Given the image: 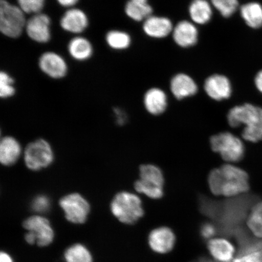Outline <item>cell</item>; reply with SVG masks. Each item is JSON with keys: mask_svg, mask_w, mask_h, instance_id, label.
I'll return each mask as SVG.
<instances>
[{"mask_svg": "<svg viewBox=\"0 0 262 262\" xmlns=\"http://www.w3.org/2000/svg\"><path fill=\"white\" fill-rule=\"evenodd\" d=\"M209 189L213 195L232 198L250 189L247 172L231 163L211 170L208 177Z\"/></svg>", "mask_w": 262, "mask_h": 262, "instance_id": "obj_1", "label": "cell"}, {"mask_svg": "<svg viewBox=\"0 0 262 262\" xmlns=\"http://www.w3.org/2000/svg\"><path fill=\"white\" fill-rule=\"evenodd\" d=\"M232 128L244 127L242 137L246 141L257 143L262 140V108L251 103L232 107L227 115Z\"/></svg>", "mask_w": 262, "mask_h": 262, "instance_id": "obj_2", "label": "cell"}, {"mask_svg": "<svg viewBox=\"0 0 262 262\" xmlns=\"http://www.w3.org/2000/svg\"><path fill=\"white\" fill-rule=\"evenodd\" d=\"M111 210L118 220L126 225L136 224L145 214L142 200L127 191L120 192L114 196Z\"/></svg>", "mask_w": 262, "mask_h": 262, "instance_id": "obj_3", "label": "cell"}, {"mask_svg": "<svg viewBox=\"0 0 262 262\" xmlns=\"http://www.w3.org/2000/svg\"><path fill=\"white\" fill-rule=\"evenodd\" d=\"M209 144L212 151L218 154L227 163L240 162L245 156L243 142L231 133L222 132L214 134L209 140Z\"/></svg>", "mask_w": 262, "mask_h": 262, "instance_id": "obj_4", "label": "cell"}, {"mask_svg": "<svg viewBox=\"0 0 262 262\" xmlns=\"http://www.w3.org/2000/svg\"><path fill=\"white\" fill-rule=\"evenodd\" d=\"M139 177V179L134 184L137 192L152 199L162 198L165 178L159 166L153 164H145L140 166Z\"/></svg>", "mask_w": 262, "mask_h": 262, "instance_id": "obj_5", "label": "cell"}, {"mask_svg": "<svg viewBox=\"0 0 262 262\" xmlns=\"http://www.w3.org/2000/svg\"><path fill=\"white\" fill-rule=\"evenodd\" d=\"M25 13L6 0L0 1V31L6 37L17 38L25 31Z\"/></svg>", "mask_w": 262, "mask_h": 262, "instance_id": "obj_6", "label": "cell"}, {"mask_svg": "<svg viewBox=\"0 0 262 262\" xmlns=\"http://www.w3.org/2000/svg\"><path fill=\"white\" fill-rule=\"evenodd\" d=\"M24 159L29 169L38 171L51 165L54 160V152L47 141L38 139L26 147Z\"/></svg>", "mask_w": 262, "mask_h": 262, "instance_id": "obj_7", "label": "cell"}, {"mask_svg": "<svg viewBox=\"0 0 262 262\" xmlns=\"http://www.w3.org/2000/svg\"><path fill=\"white\" fill-rule=\"evenodd\" d=\"M60 206L66 219L73 224H84L90 212L89 203L78 193L64 196L60 201Z\"/></svg>", "mask_w": 262, "mask_h": 262, "instance_id": "obj_8", "label": "cell"}, {"mask_svg": "<svg viewBox=\"0 0 262 262\" xmlns=\"http://www.w3.org/2000/svg\"><path fill=\"white\" fill-rule=\"evenodd\" d=\"M24 227L28 232L34 234L36 244L40 247H47L54 241V229L50 222L43 216H31L25 221Z\"/></svg>", "mask_w": 262, "mask_h": 262, "instance_id": "obj_9", "label": "cell"}, {"mask_svg": "<svg viewBox=\"0 0 262 262\" xmlns=\"http://www.w3.org/2000/svg\"><path fill=\"white\" fill-rule=\"evenodd\" d=\"M51 25L50 17L43 13H39L27 19L25 32L32 40L38 43H47L51 38Z\"/></svg>", "mask_w": 262, "mask_h": 262, "instance_id": "obj_10", "label": "cell"}, {"mask_svg": "<svg viewBox=\"0 0 262 262\" xmlns=\"http://www.w3.org/2000/svg\"><path fill=\"white\" fill-rule=\"evenodd\" d=\"M147 243L153 252L159 254L170 253L176 243L174 232L171 228L162 226L156 228L149 232Z\"/></svg>", "mask_w": 262, "mask_h": 262, "instance_id": "obj_11", "label": "cell"}, {"mask_svg": "<svg viewBox=\"0 0 262 262\" xmlns=\"http://www.w3.org/2000/svg\"><path fill=\"white\" fill-rule=\"evenodd\" d=\"M204 88L207 96L217 101L228 99L232 93L230 80L223 74H215L209 76L205 81Z\"/></svg>", "mask_w": 262, "mask_h": 262, "instance_id": "obj_12", "label": "cell"}, {"mask_svg": "<svg viewBox=\"0 0 262 262\" xmlns=\"http://www.w3.org/2000/svg\"><path fill=\"white\" fill-rule=\"evenodd\" d=\"M38 66L42 73L54 79L63 78L68 73L67 61L56 52H45L39 58Z\"/></svg>", "mask_w": 262, "mask_h": 262, "instance_id": "obj_13", "label": "cell"}, {"mask_svg": "<svg viewBox=\"0 0 262 262\" xmlns=\"http://www.w3.org/2000/svg\"><path fill=\"white\" fill-rule=\"evenodd\" d=\"M209 254L217 262H233L236 255V248L231 241L224 237H215L208 241Z\"/></svg>", "mask_w": 262, "mask_h": 262, "instance_id": "obj_14", "label": "cell"}, {"mask_svg": "<svg viewBox=\"0 0 262 262\" xmlns=\"http://www.w3.org/2000/svg\"><path fill=\"white\" fill-rule=\"evenodd\" d=\"M172 36L173 41L179 47L189 48L198 43L199 33L194 23L182 20L173 27Z\"/></svg>", "mask_w": 262, "mask_h": 262, "instance_id": "obj_15", "label": "cell"}, {"mask_svg": "<svg viewBox=\"0 0 262 262\" xmlns=\"http://www.w3.org/2000/svg\"><path fill=\"white\" fill-rule=\"evenodd\" d=\"M60 25L66 32L80 34L88 27L89 19L86 13L81 9L72 8L68 9L61 16Z\"/></svg>", "mask_w": 262, "mask_h": 262, "instance_id": "obj_16", "label": "cell"}, {"mask_svg": "<svg viewBox=\"0 0 262 262\" xmlns=\"http://www.w3.org/2000/svg\"><path fill=\"white\" fill-rule=\"evenodd\" d=\"M173 26L171 19L166 16L150 15L143 23V31L150 38H165L172 34Z\"/></svg>", "mask_w": 262, "mask_h": 262, "instance_id": "obj_17", "label": "cell"}, {"mask_svg": "<svg viewBox=\"0 0 262 262\" xmlns=\"http://www.w3.org/2000/svg\"><path fill=\"white\" fill-rule=\"evenodd\" d=\"M198 90L195 81L185 73L176 74L170 81V90L173 97L179 100L195 96Z\"/></svg>", "mask_w": 262, "mask_h": 262, "instance_id": "obj_18", "label": "cell"}, {"mask_svg": "<svg viewBox=\"0 0 262 262\" xmlns=\"http://www.w3.org/2000/svg\"><path fill=\"white\" fill-rule=\"evenodd\" d=\"M146 110L152 116H160L165 112L168 107V96L159 88H152L147 90L143 97Z\"/></svg>", "mask_w": 262, "mask_h": 262, "instance_id": "obj_19", "label": "cell"}, {"mask_svg": "<svg viewBox=\"0 0 262 262\" xmlns=\"http://www.w3.org/2000/svg\"><path fill=\"white\" fill-rule=\"evenodd\" d=\"M212 8L208 0H192L188 8L191 21L198 25L208 24L212 18Z\"/></svg>", "mask_w": 262, "mask_h": 262, "instance_id": "obj_20", "label": "cell"}, {"mask_svg": "<svg viewBox=\"0 0 262 262\" xmlns=\"http://www.w3.org/2000/svg\"><path fill=\"white\" fill-rule=\"evenodd\" d=\"M21 147L17 140L5 137L0 144V161L5 166L14 165L21 155Z\"/></svg>", "mask_w": 262, "mask_h": 262, "instance_id": "obj_21", "label": "cell"}, {"mask_svg": "<svg viewBox=\"0 0 262 262\" xmlns=\"http://www.w3.org/2000/svg\"><path fill=\"white\" fill-rule=\"evenodd\" d=\"M68 51L70 56L74 60L83 61L88 60L93 55V47L87 38L77 36L69 42Z\"/></svg>", "mask_w": 262, "mask_h": 262, "instance_id": "obj_22", "label": "cell"}, {"mask_svg": "<svg viewBox=\"0 0 262 262\" xmlns=\"http://www.w3.org/2000/svg\"><path fill=\"white\" fill-rule=\"evenodd\" d=\"M124 12L133 20L143 22L152 15L153 9L148 0H128L124 6Z\"/></svg>", "mask_w": 262, "mask_h": 262, "instance_id": "obj_23", "label": "cell"}, {"mask_svg": "<svg viewBox=\"0 0 262 262\" xmlns=\"http://www.w3.org/2000/svg\"><path fill=\"white\" fill-rule=\"evenodd\" d=\"M241 17L246 25L253 29L262 27V6L257 2L246 3L240 8Z\"/></svg>", "mask_w": 262, "mask_h": 262, "instance_id": "obj_24", "label": "cell"}, {"mask_svg": "<svg viewBox=\"0 0 262 262\" xmlns=\"http://www.w3.org/2000/svg\"><path fill=\"white\" fill-rule=\"evenodd\" d=\"M106 41L108 46L114 50L122 51L130 47L132 38L126 32L112 30L106 35Z\"/></svg>", "mask_w": 262, "mask_h": 262, "instance_id": "obj_25", "label": "cell"}, {"mask_svg": "<svg viewBox=\"0 0 262 262\" xmlns=\"http://www.w3.org/2000/svg\"><path fill=\"white\" fill-rule=\"evenodd\" d=\"M66 262H93V255L84 245L76 244L71 246L65 251Z\"/></svg>", "mask_w": 262, "mask_h": 262, "instance_id": "obj_26", "label": "cell"}, {"mask_svg": "<svg viewBox=\"0 0 262 262\" xmlns=\"http://www.w3.org/2000/svg\"><path fill=\"white\" fill-rule=\"evenodd\" d=\"M212 7L224 18H229L237 11L238 0H211Z\"/></svg>", "mask_w": 262, "mask_h": 262, "instance_id": "obj_27", "label": "cell"}, {"mask_svg": "<svg viewBox=\"0 0 262 262\" xmlns=\"http://www.w3.org/2000/svg\"><path fill=\"white\" fill-rule=\"evenodd\" d=\"M14 80L5 71L0 73V96L2 98L11 97L15 93Z\"/></svg>", "mask_w": 262, "mask_h": 262, "instance_id": "obj_28", "label": "cell"}, {"mask_svg": "<svg viewBox=\"0 0 262 262\" xmlns=\"http://www.w3.org/2000/svg\"><path fill=\"white\" fill-rule=\"evenodd\" d=\"M18 6L26 14H37L42 12L45 0H16Z\"/></svg>", "mask_w": 262, "mask_h": 262, "instance_id": "obj_29", "label": "cell"}, {"mask_svg": "<svg viewBox=\"0 0 262 262\" xmlns=\"http://www.w3.org/2000/svg\"><path fill=\"white\" fill-rule=\"evenodd\" d=\"M247 225L249 230L254 237L262 239V217L251 213L249 214Z\"/></svg>", "mask_w": 262, "mask_h": 262, "instance_id": "obj_30", "label": "cell"}, {"mask_svg": "<svg viewBox=\"0 0 262 262\" xmlns=\"http://www.w3.org/2000/svg\"><path fill=\"white\" fill-rule=\"evenodd\" d=\"M51 208V201L47 195H39L33 200L31 208L37 214H44Z\"/></svg>", "mask_w": 262, "mask_h": 262, "instance_id": "obj_31", "label": "cell"}, {"mask_svg": "<svg viewBox=\"0 0 262 262\" xmlns=\"http://www.w3.org/2000/svg\"><path fill=\"white\" fill-rule=\"evenodd\" d=\"M216 228L214 224L211 223H205L203 224L201 229V234L203 238L206 240H210V239L215 237Z\"/></svg>", "mask_w": 262, "mask_h": 262, "instance_id": "obj_32", "label": "cell"}, {"mask_svg": "<svg viewBox=\"0 0 262 262\" xmlns=\"http://www.w3.org/2000/svg\"><path fill=\"white\" fill-rule=\"evenodd\" d=\"M114 113L116 115V121L118 124L120 125H123L126 123L127 120V116L125 113L119 108H116L114 110Z\"/></svg>", "mask_w": 262, "mask_h": 262, "instance_id": "obj_33", "label": "cell"}, {"mask_svg": "<svg viewBox=\"0 0 262 262\" xmlns=\"http://www.w3.org/2000/svg\"><path fill=\"white\" fill-rule=\"evenodd\" d=\"M79 0H57L58 4L68 9L74 8Z\"/></svg>", "mask_w": 262, "mask_h": 262, "instance_id": "obj_34", "label": "cell"}, {"mask_svg": "<svg viewBox=\"0 0 262 262\" xmlns=\"http://www.w3.org/2000/svg\"><path fill=\"white\" fill-rule=\"evenodd\" d=\"M254 83L257 90L262 94V70L258 72L254 78Z\"/></svg>", "mask_w": 262, "mask_h": 262, "instance_id": "obj_35", "label": "cell"}, {"mask_svg": "<svg viewBox=\"0 0 262 262\" xmlns=\"http://www.w3.org/2000/svg\"><path fill=\"white\" fill-rule=\"evenodd\" d=\"M251 213L262 217V202H259L255 204L251 210Z\"/></svg>", "mask_w": 262, "mask_h": 262, "instance_id": "obj_36", "label": "cell"}, {"mask_svg": "<svg viewBox=\"0 0 262 262\" xmlns=\"http://www.w3.org/2000/svg\"><path fill=\"white\" fill-rule=\"evenodd\" d=\"M0 262H14V260L6 252H2L0 255Z\"/></svg>", "mask_w": 262, "mask_h": 262, "instance_id": "obj_37", "label": "cell"}]
</instances>
